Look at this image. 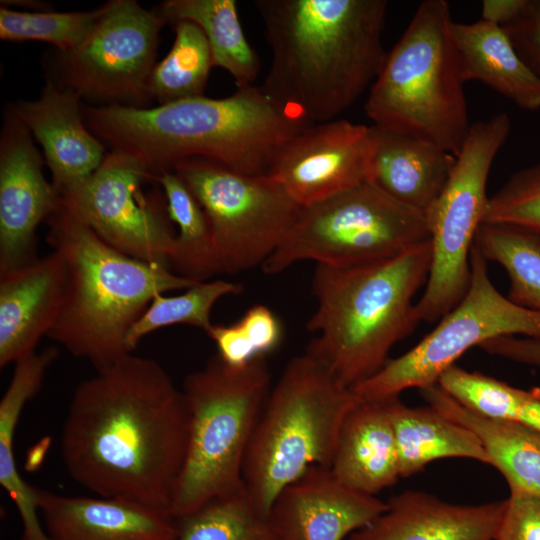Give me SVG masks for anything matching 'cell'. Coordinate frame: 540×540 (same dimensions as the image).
Returning a JSON list of instances; mask_svg holds the SVG:
<instances>
[{
	"instance_id": "6da1fadb",
	"label": "cell",
	"mask_w": 540,
	"mask_h": 540,
	"mask_svg": "<svg viewBox=\"0 0 540 540\" xmlns=\"http://www.w3.org/2000/svg\"><path fill=\"white\" fill-rule=\"evenodd\" d=\"M96 371L64 421L68 473L100 497L171 512L189 432L182 389L156 360L132 353Z\"/></svg>"
},
{
	"instance_id": "7a4b0ae2",
	"label": "cell",
	"mask_w": 540,
	"mask_h": 540,
	"mask_svg": "<svg viewBox=\"0 0 540 540\" xmlns=\"http://www.w3.org/2000/svg\"><path fill=\"white\" fill-rule=\"evenodd\" d=\"M82 113L106 148L137 158L154 178L191 157L266 175L278 150L311 125L255 85L225 98L201 96L146 108L82 104Z\"/></svg>"
},
{
	"instance_id": "3957f363",
	"label": "cell",
	"mask_w": 540,
	"mask_h": 540,
	"mask_svg": "<svg viewBox=\"0 0 540 540\" xmlns=\"http://www.w3.org/2000/svg\"><path fill=\"white\" fill-rule=\"evenodd\" d=\"M272 53L262 88L310 124L327 122L372 86L387 51L386 0H255Z\"/></svg>"
},
{
	"instance_id": "277c9868",
	"label": "cell",
	"mask_w": 540,
	"mask_h": 540,
	"mask_svg": "<svg viewBox=\"0 0 540 540\" xmlns=\"http://www.w3.org/2000/svg\"><path fill=\"white\" fill-rule=\"evenodd\" d=\"M430 241L397 255L351 266L317 264V307L305 350L351 389L388 362L392 347L420 322L413 298L426 284Z\"/></svg>"
},
{
	"instance_id": "5b68a950",
	"label": "cell",
	"mask_w": 540,
	"mask_h": 540,
	"mask_svg": "<svg viewBox=\"0 0 540 540\" xmlns=\"http://www.w3.org/2000/svg\"><path fill=\"white\" fill-rule=\"evenodd\" d=\"M46 221L47 241L67 267L64 301L47 336L96 370L130 353L126 335L157 294L196 284L108 245L62 199Z\"/></svg>"
},
{
	"instance_id": "8992f818",
	"label": "cell",
	"mask_w": 540,
	"mask_h": 540,
	"mask_svg": "<svg viewBox=\"0 0 540 540\" xmlns=\"http://www.w3.org/2000/svg\"><path fill=\"white\" fill-rule=\"evenodd\" d=\"M444 0L420 3L369 89L373 126L433 142L457 156L471 126Z\"/></svg>"
},
{
	"instance_id": "52a82bcc",
	"label": "cell",
	"mask_w": 540,
	"mask_h": 540,
	"mask_svg": "<svg viewBox=\"0 0 540 540\" xmlns=\"http://www.w3.org/2000/svg\"><path fill=\"white\" fill-rule=\"evenodd\" d=\"M358 402L317 358H292L272 386L243 467V485L264 514L277 495L312 467H331L342 423Z\"/></svg>"
},
{
	"instance_id": "ba28073f",
	"label": "cell",
	"mask_w": 540,
	"mask_h": 540,
	"mask_svg": "<svg viewBox=\"0 0 540 540\" xmlns=\"http://www.w3.org/2000/svg\"><path fill=\"white\" fill-rule=\"evenodd\" d=\"M271 388L266 356L234 368L216 354L187 375L182 392L189 432L171 505L176 519L243 486L246 454Z\"/></svg>"
},
{
	"instance_id": "9c48e42d",
	"label": "cell",
	"mask_w": 540,
	"mask_h": 540,
	"mask_svg": "<svg viewBox=\"0 0 540 540\" xmlns=\"http://www.w3.org/2000/svg\"><path fill=\"white\" fill-rule=\"evenodd\" d=\"M430 241L424 213L367 181L302 207L290 233L263 263L268 275L293 264L351 266L385 259Z\"/></svg>"
},
{
	"instance_id": "30bf717a",
	"label": "cell",
	"mask_w": 540,
	"mask_h": 540,
	"mask_svg": "<svg viewBox=\"0 0 540 540\" xmlns=\"http://www.w3.org/2000/svg\"><path fill=\"white\" fill-rule=\"evenodd\" d=\"M507 113L471 124L449 180L425 212L431 265L416 303L419 321L435 322L464 297L470 282V254L488 202L492 163L511 132Z\"/></svg>"
},
{
	"instance_id": "8fae6325",
	"label": "cell",
	"mask_w": 540,
	"mask_h": 540,
	"mask_svg": "<svg viewBox=\"0 0 540 540\" xmlns=\"http://www.w3.org/2000/svg\"><path fill=\"white\" fill-rule=\"evenodd\" d=\"M470 282L462 300L418 344L389 359L371 378L354 386L360 401L381 402L410 388L437 384L469 349L501 336L540 338V312L516 305L493 285L487 260L475 246Z\"/></svg>"
},
{
	"instance_id": "7c38bea8",
	"label": "cell",
	"mask_w": 540,
	"mask_h": 540,
	"mask_svg": "<svg viewBox=\"0 0 540 540\" xmlns=\"http://www.w3.org/2000/svg\"><path fill=\"white\" fill-rule=\"evenodd\" d=\"M205 211L222 273L263 263L285 241L301 206L267 175H246L215 161L191 157L173 169Z\"/></svg>"
},
{
	"instance_id": "4fadbf2b",
	"label": "cell",
	"mask_w": 540,
	"mask_h": 540,
	"mask_svg": "<svg viewBox=\"0 0 540 540\" xmlns=\"http://www.w3.org/2000/svg\"><path fill=\"white\" fill-rule=\"evenodd\" d=\"M87 39L45 57L46 79L93 106L146 108L148 82L165 22L135 0H111Z\"/></svg>"
},
{
	"instance_id": "5bb4252c",
	"label": "cell",
	"mask_w": 540,
	"mask_h": 540,
	"mask_svg": "<svg viewBox=\"0 0 540 540\" xmlns=\"http://www.w3.org/2000/svg\"><path fill=\"white\" fill-rule=\"evenodd\" d=\"M154 177L137 158L109 151L91 178L61 198L102 240L133 258L168 265L176 229L164 195L143 190Z\"/></svg>"
},
{
	"instance_id": "9a60e30c",
	"label": "cell",
	"mask_w": 540,
	"mask_h": 540,
	"mask_svg": "<svg viewBox=\"0 0 540 540\" xmlns=\"http://www.w3.org/2000/svg\"><path fill=\"white\" fill-rule=\"evenodd\" d=\"M374 127L345 119L311 124L288 140L266 175L307 207L370 181Z\"/></svg>"
},
{
	"instance_id": "2e32d148",
	"label": "cell",
	"mask_w": 540,
	"mask_h": 540,
	"mask_svg": "<svg viewBox=\"0 0 540 540\" xmlns=\"http://www.w3.org/2000/svg\"><path fill=\"white\" fill-rule=\"evenodd\" d=\"M42 166L31 131L14 104L6 106L0 134V274L37 258L36 230L61 203Z\"/></svg>"
},
{
	"instance_id": "e0dca14e",
	"label": "cell",
	"mask_w": 540,
	"mask_h": 540,
	"mask_svg": "<svg viewBox=\"0 0 540 540\" xmlns=\"http://www.w3.org/2000/svg\"><path fill=\"white\" fill-rule=\"evenodd\" d=\"M386 509L387 502L345 486L329 468L312 467L277 495L268 516L279 540H344Z\"/></svg>"
},
{
	"instance_id": "ac0fdd59",
	"label": "cell",
	"mask_w": 540,
	"mask_h": 540,
	"mask_svg": "<svg viewBox=\"0 0 540 540\" xmlns=\"http://www.w3.org/2000/svg\"><path fill=\"white\" fill-rule=\"evenodd\" d=\"M81 101L76 93L46 79L38 99L14 104L43 148L52 184L61 198L87 182L108 154L87 128Z\"/></svg>"
},
{
	"instance_id": "d6986e66",
	"label": "cell",
	"mask_w": 540,
	"mask_h": 540,
	"mask_svg": "<svg viewBox=\"0 0 540 540\" xmlns=\"http://www.w3.org/2000/svg\"><path fill=\"white\" fill-rule=\"evenodd\" d=\"M67 267L60 253L0 274V367L36 352L60 313Z\"/></svg>"
},
{
	"instance_id": "ffe728a7",
	"label": "cell",
	"mask_w": 540,
	"mask_h": 540,
	"mask_svg": "<svg viewBox=\"0 0 540 540\" xmlns=\"http://www.w3.org/2000/svg\"><path fill=\"white\" fill-rule=\"evenodd\" d=\"M39 514L50 540H176L171 512L106 497H72L37 488Z\"/></svg>"
},
{
	"instance_id": "44dd1931",
	"label": "cell",
	"mask_w": 540,
	"mask_h": 540,
	"mask_svg": "<svg viewBox=\"0 0 540 540\" xmlns=\"http://www.w3.org/2000/svg\"><path fill=\"white\" fill-rule=\"evenodd\" d=\"M505 500L455 504L408 490L387 501V509L347 540H495Z\"/></svg>"
},
{
	"instance_id": "7402d4cb",
	"label": "cell",
	"mask_w": 540,
	"mask_h": 540,
	"mask_svg": "<svg viewBox=\"0 0 540 540\" xmlns=\"http://www.w3.org/2000/svg\"><path fill=\"white\" fill-rule=\"evenodd\" d=\"M373 127L369 182L425 214L445 188L456 156L428 140Z\"/></svg>"
},
{
	"instance_id": "603a6c76",
	"label": "cell",
	"mask_w": 540,
	"mask_h": 540,
	"mask_svg": "<svg viewBox=\"0 0 540 540\" xmlns=\"http://www.w3.org/2000/svg\"><path fill=\"white\" fill-rule=\"evenodd\" d=\"M330 470L345 486L373 496L401 478L394 432L383 401L358 400L348 412Z\"/></svg>"
},
{
	"instance_id": "cb8c5ba5",
	"label": "cell",
	"mask_w": 540,
	"mask_h": 540,
	"mask_svg": "<svg viewBox=\"0 0 540 540\" xmlns=\"http://www.w3.org/2000/svg\"><path fill=\"white\" fill-rule=\"evenodd\" d=\"M451 35L464 83L479 81L522 110L540 109V78L519 56L502 27L483 19L453 21Z\"/></svg>"
},
{
	"instance_id": "d4e9b609",
	"label": "cell",
	"mask_w": 540,
	"mask_h": 540,
	"mask_svg": "<svg viewBox=\"0 0 540 540\" xmlns=\"http://www.w3.org/2000/svg\"><path fill=\"white\" fill-rule=\"evenodd\" d=\"M428 405L470 429L489 459L506 480L510 492L540 497V432L513 421L481 417L466 409L438 384L420 389Z\"/></svg>"
},
{
	"instance_id": "484cf974",
	"label": "cell",
	"mask_w": 540,
	"mask_h": 540,
	"mask_svg": "<svg viewBox=\"0 0 540 540\" xmlns=\"http://www.w3.org/2000/svg\"><path fill=\"white\" fill-rule=\"evenodd\" d=\"M383 402L394 432L401 478L417 474L443 458L489 464L479 438L434 407L408 406L399 396Z\"/></svg>"
},
{
	"instance_id": "4316f807",
	"label": "cell",
	"mask_w": 540,
	"mask_h": 540,
	"mask_svg": "<svg viewBox=\"0 0 540 540\" xmlns=\"http://www.w3.org/2000/svg\"><path fill=\"white\" fill-rule=\"evenodd\" d=\"M58 356L48 347L15 363L11 381L0 401V484L14 501L23 525L22 540H50L40 521L37 488L20 476L14 457V434L21 412L37 391Z\"/></svg>"
},
{
	"instance_id": "83f0119b",
	"label": "cell",
	"mask_w": 540,
	"mask_h": 540,
	"mask_svg": "<svg viewBox=\"0 0 540 540\" xmlns=\"http://www.w3.org/2000/svg\"><path fill=\"white\" fill-rule=\"evenodd\" d=\"M153 11L165 24L190 21L198 25L208 41L213 67L227 71L237 88L254 85L260 60L242 29L236 1L165 0Z\"/></svg>"
},
{
	"instance_id": "f1b7e54d",
	"label": "cell",
	"mask_w": 540,
	"mask_h": 540,
	"mask_svg": "<svg viewBox=\"0 0 540 540\" xmlns=\"http://www.w3.org/2000/svg\"><path fill=\"white\" fill-rule=\"evenodd\" d=\"M163 190L170 220L176 226L173 271L196 283L222 273L213 232L202 206L174 170L154 178Z\"/></svg>"
},
{
	"instance_id": "f546056e",
	"label": "cell",
	"mask_w": 540,
	"mask_h": 540,
	"mask_svg": "<svg viewBox=\"0 0 540 540\" xmlns=\"http://www.w3.org/2000/svg\"><path fill=\"white\" fill-rule=\"evenodd\" d=\"M174 43L150 75L148 92L159 105L204 96L213 68L208 41L201 28L190 21L173 25Z\"/></svg>"
},
{
	"instance_id": "4dcf8cb0",
	"label": "cell",
	"mask_w": 540,
	"mask_h": 540,
	"mask_svg": "<svg viewBox=\"0 0 540 540\" xmlns=\"http://www.w3.org/2000/svg\"><path fill=\"white\" fill-rule=\"evenodd\" d=\"M474 244L486 260L500 264L507 272V298L540 312V238L516 227L483 223Z\"/></svg>"
},
{
	"instance_id": "1f68e13d",
	"label": "cell",
	"mask_w": 540,
	"mask_h": 540,
	"mask_svg": "<svg viewBox=\"0 0 540 540\" xmlns=\"http://www.w3.org/2000/svg\"><path fill=\"white\" fill-rule=\"evenodd\" d=\"M177 520L176 540H279L244 485Z\"/></svg>"
},
{
	"instance_id": "d6a6232c",
	"label": "cell",
	"mask_w": 540,
	"mask_h": 540,
	"mask_svg": "<svg viewBox=\"0 0 540 540\" xmlns=\"http://www.w3.org/2000/svg\"><path fill=\"white\" fill-rule=\"evenodd\" d=\"M242 291L240 283L216 279L196 283L180 295L157 294L129 329L125 339L128 351L132 353L147 335L171 325H190L207 334L213 325L210 315L215 303Z\"/></svg>"
},
{
	"instance_id": "836d02e7",
	"label": "cell",
	"mask_w": 540,
	"mask_h": 540,
	"mask_svg": "<svg viewBox=\"0 0 540 540\" xmlns=\"http://www.w3.org/2000/svg\"><path fill=\"white\" fill-rule=\"evenodd\" d=\"M103 11V5L92 11L76 12H20L1 6L0 38L5 41H44L57 50L69 51L87 39Z\"/></svg>"
},
{
	"instance_id": "e575fe53",
	"label": "cell",
	"mask_w": 540,
	"mask_h": 540,
	"mask_svg": "<svg viewBox=\"0 0 540 540\" xmlns=\"http://www.w3.org/2000/svg\"><path fill=\"white\" fill-rule=\"evenodd\" d=\"M440 388L460 405L491 420L517 422L529 390L453 365L439 378Z\"/></svg>"
},
{
	"instance_id": "d590c367",
	"label": "cell",
	"mask_w": 540,
	"mask_h": 540,
	"mask_svg": "<svg viewBox=\"0 0 540 540\" xmlns=\"http://www.w3.org/2000/svg\"><path fill=\"white\" fill-rule=\"evenodd\" d=\"M483 223L516 227L540 238V164L515 172L489 196Z\"/></svg>"
},
{
	"instance_id": "8d00e7d4",
	"label": "cell",
	"mask_w": 540,
	"mask_h": 540,
	"mask_svg": "<svg viewBox=\"0 0 540 540\" xmlns=\"http://www.w3.org/2000/svg\"><path fill=\"white\" fill-rule=\"evenodd\" d=\"M495 540H540V497L510 492Z\"/></svg>"
},
{
	"instance_id": "74e56055",
	"label": "cell",
	"mask_w": 540,
	"mask_h": 540,
	"mask_svg": "<svg viewBox=\"0 0 540 540\" xmlns=\"http://www.w3.org/2000/svg\"><path fill=\"white\" fill-rule=\"evenodd\" d=\"M502 28L522 60L540 78V0H527L518 16Z\"/></svg>"
},
{
	"instance_id": "f35d334b",
	"label": "cell",
	"mask_w": 540,
	"mask_h": 540,
	"mask_svg": "<svg viewBox=\"0 0 540 540\" xmlns=\"http://www.w3.org/2000/svg\"><path fill=\"white\" fill-rule=\"evenodd\" d=\"M238 323L257 356H266L281 342L282 326L277 316L265 305L250 307Z\"/></svg>"
},
{
	"instance_id": "ab89813d",
	"label": "cell",
	"mask_w": 540,
	"mask_h": 540,
	"mask_svg": "<svg viewBox=\"0 0 540 540\" xmlns=\"http://www.w3.org/2000/svg\"><path fill=\"white\" fill-rule=\"evenodd\" d=\"M207 335L218 350V357L228 366L242 368L257 356L237 322L232 324H213Z\"/></svg>"
},
{
	"instance_id": "60d3db41",
	"label": "cell",
	"mask_w": 540,
	"mask_h": 540,
	"mask_svg": "<svg viewBox=\"0 0 540 540\" xmlns=\"http://www.w3.org/2000/svg\"><path fill=\"white\" fill-rule=\"evenodd\" d=\"M479 347L488 354L540 368V338L501 336L486 341Z\"/></svg>"
},
{
	"instance_id": "b9f144b4",
	"label": "cell",
	"mask_w": 540,
	"mask_h": 540,
	"mask_svg": "<svg viewBox=\"0 0 540 540\" xmlns=\"http://www.w3.org/2000/svg\"><path fill=\"white\" fill-rule=\"evenodd\" d=\"M527 0H484L481 19L503 27L523 10Z\"/></svg>"
},
{
	"instance_id": "7bdbcfd3",
	"label": "cell",
	"mask_w": 540,
	"mask_h": 540,
	"mask_svg": "<svg viewBox=\"0 0 540 540\" xmlns=\"http://www.w3.org/2000/svg\"><path fill=\"white\" fill-rule=\"evenodd\" d=\"M517 422L540 432V388L529 389Z\"/></svg>"
}]
</instances>
